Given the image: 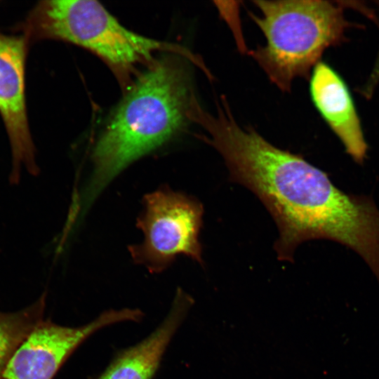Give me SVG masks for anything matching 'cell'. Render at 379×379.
Wrapping results in <instances>:
<instances>
[{"label":"cell","instance_id":"1","mask_svg":"<svg viewBox=\"0 0 379 379\" xmlns=\"http://www.w3.org/2000/svg\"><path fill=\"white\" fill-rule=\"evenodd\" d=\"M193 120L206 132L199 138L223 158L230 179L252 191L273 217L279 260L293 261L296 248L310 239L350 246L361 237L368 218L366 199L343 192L302 157L240 126L226 99L216 101L215 114L198 109Z\"/></svg>","mask_w":379,"mask_h":379},{"label":"cell","instance_id":"2","mask_svg":"<svg viewBox=\"0 0 379 379\" xmlns=\"http://www.w3.org/2000/svg\"><path fill=\"white\" fill-rule=\"evenodd\" d=\"M178 56L156 59L115 109L95 147L88 186L74 202L79 213L124 168L164 145L190 121L194 91Z\"/></svg>","mask_w":379,"mask_h":379},{"label":"cell","instance_id":"3","mask_svg":"<svg viewBox=\"0 0 379 379\" xmlns=\"http://www.w3.org/2000/svg\"><path fill=\"white\" fill-rule=\"evenodd\" d=\"M28 41L58 39L80 46L100 57L127 84L138 65H150L154 53L180 55L201 69L204 61L180 45L143 36L122 26L93 0H51L39 2L21 28Z\"/></svg>","mask_w":379,"mask_h":379},{"label":"cell","instance_id":"4","mask_svg":"<svg viewBox=\"0 0 379 379\" xmlns=\"http://www.w3.org/2000/svg\"><path fill=\"white\" fill-rule=\"evenodd\" d=\"M253 4L261 14L249 15L266 44L251 55L284 92L291 90L295 79L309 76L323 52L344 38L348 25L342 6L333 1L255 0Z\"/></svg>","mask_w":379,"mask_h":379},{"label":"cell","instance_id":"5","mask_svg":"<svg viewBox=\"0 0 379 379\" xmlns=\"http://www.w3.org/2000/svg\"><path fill=\"white\" fill-rule=\"evenodd\" d=\"M138 219L144 234L142 244L129 248L133 260L152 272H161L176 255L185 254L202 263L199 234L203 207L193 197L166 187L144 198Z\"/></svg>","mask_w":379,"mask_h":379},{"label":"cell","instance_id":"6","mask_svg":"<svg viewBox=\"0 0 379 379\" xmlns=\"http://www.w3.org/2000/svg\"><path fill=\"white\" fill-rule=\"evenodd\" d=\"M139 309L108 310L89 323L77 327L42 321L19 346L1 379H52L73 352L89 336L109 325L139 321Z\"/></svg>","mask_w":379,"mask_h":379},{"label":"cell","instance_id":"7","mask_svg":"<svg viewBox=\"0 0 379 379\" xmlns=\"http://www.w3.org/2000/svg\"><path fill=\"white\" fill-rule=\"evenodd\" d=\"M29 41L22 34L0 32V115L12 154L11 185L20 180L22 167L39 173L35 148L29 131L25 96V63Z\"/></svg>","mask_w":379,"mask_h":379},{"label":"cell","instance_id":"8","mask_svg":"<svg viewBox=\"0 0 379 379\" xmlns=\"http://www.w3.org/2000/svg\"><path fill=\"white\" fill-rule=\"evenodd\" d=\"M310 93L317 110L342 142L347 153L357 163H363L368 147L343 80L328 65L319 62L312 70Z\"/></svg>","mask_w":379,"mask_h":379},{"label":"cell","instance_id":"9","mask_svg":"<svg viewBox=\"0 0 379 379\" xmlns=\"http://www.w3.org/2000/svg\"><path fill=\"white\" fill-rule=\"evenodd\" d=\"M191 303L190 298L178 291L161 324L146 338L118 353L95 379H152Z\"/></svg>","mask_w":379,"mask_h":379},{"label":"cell","instance_id":"10","mask_svg":"<svg viewBox=\"0 0 379 379\" xmlns=\"http://www.w3.org/2000/svg\"><path fill=\"white\" fill-rule=\"evenodd\" d=\"M45 305L46 293L22 310L0 312V379L15 352L43 321Z\"/></svg>","mask_w":379,"mask_h":379},{"label":"cell","instance_id":"11","mask_svg":"<svg viewBox=\"0 0 379 379\" xmlns=\"http://www.w3.org/2000/svg\"><path fill=\"white\" fill-rule=\"evenodd\" d=\"M379 81V54L378 55L375 63L373 66V70L368 77V82L366 83L364 89V94L367 96L371 95L373 89Z\"/></svg>","mask_w":379,"mask_h":379}]
</instances>
